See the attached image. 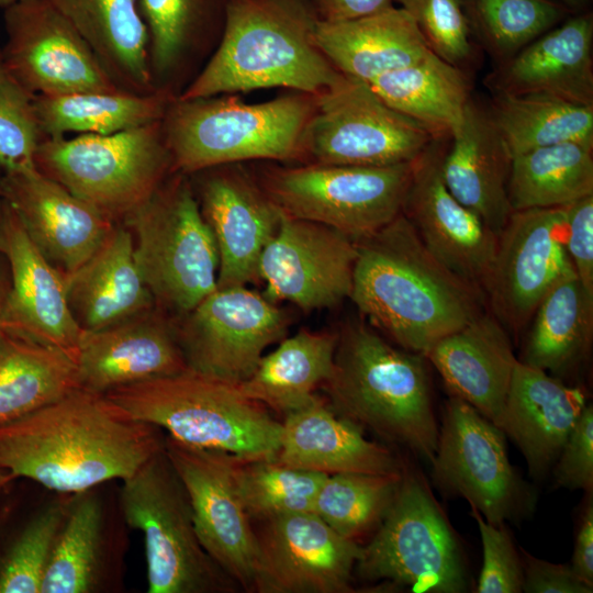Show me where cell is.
<instances>
[{"label":"cell","mask_w":593,"mask_h":593,"mask_svg":"<svg viewBox=\"0 0 593 593\" xmlns=\"http://www.w3.org/2000/svg\"><path fill=\"white\" fill-rule=\"evenodd\" d=\"M253 592L346 593L362 547L313 512L261 522Z\"/></svg>","instance_id":"d6986e66"},{"label":"cell","mask_w":593,"mask_h":593,"mask_svg":"<svg viewBox=\"0 0 593 593\" xmlns=\"http://www.w3.org/2000/svg\"><path fill=\"white\" fill-rule=\"evenodd\" d=\"M233 475L240 501L251 521L313 512L325 473L280 462L276 457H234Z\"/></svg>","instance_id":"b9f144b4"},{"label":"cell","mask_w":593,"mask_h":593,"mask_svg":"<svg viewBox=\"0 0 593 593\" xmlns=\"http://www.w3.org/2000/svg\"><path fill=\"white\" fill-rule=\"evenodd\" d=\"M356 258L355 240L343 233L281 214L258 264L264 295L304 312L335 306L350 296Z\"/></svg>","instance_id":"ac0fdd59"},{"label":"cell","mask_w":593,"mask_h":593,"mask_svg":"<svg viewBox=\"0 0 593 593\" xmlns=\"http://www.w3.org/2000/svg\"><path fill=\"white\" fill-rule=\"evenodd\" d=\"M1 213H2V199L0 198V220H1Z\"/></svg>","instance_id":"680465c9"},{"label":"cell","mask_w":593,"mask_h":593,"mask_svg":"<svg viewBox=\"0 0 593 593\" xmlns=\"http://www.w3.org/2000/svg\"><path fill=\"white\" fill-rule=\"evenodd\" d=\"M31 93L7 67L0 49V169L2 174L35 169L44 138Z\"/></svg>","instance_id":"f6af8a7d"},{"label":"cell","mask_w":593,"mask_h":593,"mask_svg":"<svg viewBox=\"0 0 593 593\" xmlns=\"http://www.w3.org/2000/svg\"><path fill=\"white\" fill-rule=\"evenodd\" d=\"M512 211L566 206L593 194V143L567 142L512 156Z\"/></svg>","instance_id":"f35d334b"},{"label":"cell","mask_w":593,"mask_h":593,"mask_svg":"<svg viewBox=\"0 0 593 593\" xmlns=\"http://www.w3.org/2000/svg\"><path fill=\"white\" fill-rule=\"evenodd\" d=\"M81 389L107 392L187 370L174 317L153 309L98 331H82L76 351Z\"/></svg>","instance_id":"cb8c5ba5"},{"label":"cell","mask_w":593,"mask_h":593,"mask_svg":"<svg viewBox=\"0 0 593 593\" xmlns=\"http://www.w3.org/2000/svg\"><path fill=\"white\" fill-rule=\"evenodd\" d=\"M552 469L559 488L593 490V406L588 403L570 432Z\"/></svg>","instance_id":"681fc988"},{"label":"cell","mask_w":593,"mask_h":593,"mask_svg":"<svg viewBox=\"0 0 593 593\" xmlns=\"http://www.w3.org/2000/svg\"><path fill=\"white\" fill-rule=\"evenodd\" d=\"M564 246L580 282L593 293V194L566 205Z\"/></svg>","instance_id":"f907efd6"},{"label":"cell","mask_w":593,"mask_h":593,"mask_svg":"<svg viewBox=\"0 0 593 593\" xmlns=\"http://www.w3.org/2000/svg\"><path fill=\"white\" fill-rule=\"evenodd\" d=\"M485 85L493 94H539L593 105V14L572 13L513 57Z\"/></svg>","instance_id":"d4e9b609"},{"label":"cell","mask_w":593,"mask_h":593,"mask_svg":"<svg viewBox=\"0 0 593 593\" xmlns=\"http://www.w3.org/2000/svg\"><path fill=\"white\" fill-rule=\"evenodd\" d=\"M121 223L155 306L179 317L217 288V246L188 175L170 174Z\"/></svg>","instance_id":"52a82bcc"},{"label":"cell","mask_w":593,"mask_h":593,"mask_svg":"<svg viewBox=\"0 0 593 593\" xmlns=\"http://www.w3.org/2000/svg\"><path fill=\"white\" fill-rule=\"evenodd\" d=\"M394 3L412 18L433 53L465 70L473 61L475 42L459 0H394Z\"/></svg>","instance_id":"7dc6e473"},{"label":"cell","mask_w":593,"mask_h":593,"mask_svg":"<svg viewBox=\"0 0 593 593\" xmlns=\"http://www.w3.org/2000/svg\"><path fill=\"white\" fill-rule=\"evenodd\" d=\"M176 98L161 91H91L65 96H35L34 103L44 138L69 133L108 135L163 119Z\"/></svg>","instance_id":"74e56055"},{"label":"cell","mask_w":593,"mask_h":593,"mask_svg":"<svg viewBox=\"0 0 593 593\" xmlns=\"http://www.w3.org/2000/svg\"><path fill=\"white\" fill-rule=\"evenodd\" d=\"M318 18L324 22H343L384 11L394 0H311Z\"/></svg>","instance_id":"f5cc1de1"},{"label":"cell","mask_w":593,"mask_h":593,"mask_svg":"<svg viewBox=\"0 0 593 593\" xmlns=\"http://www.w3.org/2000/svg\"><path fill=\"white\" fill-rule=\"evenodd\" d=\"M105 395L135 419L200 448L240 458L276 457L281 422L237 384L188 368Z\"/></svg>","instance_id":"8992f818"},{"label":"cell","mask_w":593,"mask_h":593,"mask_svg":"<svg viewBox=\"0 0 593 593\" xmlns=\"http://www.w3.org/2000/svg\"><path fill=\"white\" fill-rule=\"evenodd\" d=\"M482 542L483 562L474 592L521 593L524 570L510 530L503 524H491L471 506Z\"/></svg>","instance_id":"c3c4849f"},{"label":"cell","mask_w":593,"mask_h":593,"mask_svg":"<svg viewBox=\"0 0 593 593\" xmlns=\"http://www.w3.org/2000/svg\"><path fill=\"white\" fill-rule=\"evenodd\" d=\"M511 166L512 155L488 108L471 98L449 138L441 172L450 193L496 235L513 212L507 192Z\"/></svg>","instance_id":"f1b7e54d"},{"label":"cell","mask_w":593,"mask_h":593,"mask_svg":"<svg viewBox=\"0 0 593 593\" xmlns=\"http://www.w3.org/2000/svg\"><path fill=\"white\" fill-rule=\"evenodd\" d=\"M432 465L434 484L465 497L491 524L519 522L536 496L508 459L505 434L463 400L445 402Z\"/></svg>","instance_id":"4fadbf2b"},{"label":"cell","mask_w":593,"mask_h":593,"mask_svg":"<svg viewBox=\"0 0 593 593\" xmlns=\"http://www.w3.org/2000/svg\"><path fill=\"white\" fill-rule=\"evenodd\" d=\"M79 388L72 356L0 329V425Z\"/></svg>","instance_id":"d590c367"},{"label":"cell","mask_w":593,"mask_h":593,"mask_svg":"<svg viewBox=\"0 0 593 593\" xmlns=\"http://www.w3.org/2000/svg\"><path fill=\"white\" fill-rule=\"evenodd\" d=\"M369 85L388 105L437 138H450L472 98L467 71L432 51L417 63L383 74Z\"/></svg>","instance_id":"836d02e7"},{"label":"cell","mask_w":593,"mask_h":593,"mask_svg":"<svg viewBox=\"0 0 593 593\" xmlns=\"http://www.w3.org/2000/svg\"><path fill=\"white\" fill-rule=\"evenodd\" d=\"M586 404L581 388L518 360L495 425L518 447L530 477L539 480L556 462Z\"/></svg>","instance_id":"484cf974"},{"label":"cell","mask_w":593,"mask_h":593,"mask_svg":"<svg viewBox=\"0 0 593 593\" xmlns=\"http://www.w3.org/2000/svg\"><path fill=\"white\" fill-rule=\"evenodd\" d=\"M448 143L449 138L435 139L413 161L401 213L439 262L482 290L493 262L497 235L448 190L441 172Z\"/></svg>","instance_id":"44dd1931"},{"label":"cell","mask_w":593,"mask_h":593,"mask_svg":"<svg viewBox=\"0 0 593 593\" xmlns=\"http://www.w3.org/2000/svg\"><path fill=\"white\" fill-rule=\"evenodd\" d=\"M0 198L64 276L87 261L118 223L36 168L2 174Z\"/></svg>","instance_id":"603a6c76"},{"label":"cell","mask_w":593,"mask_h":593,"mask_svg":"<svg viewBox=\"0 0 593 593\" xmlns=\"http://www.w3.org/2000/svg\"><path fill=\"white\" fill-rule=\"evenodd\" d=\"M47 1L80 33L121 90L139 94L156 91L139 0Z\"/></svg>","instance_id":"d6a6232c"},{"label":"cell","mask_w":593,"mask_h":593,"mask_svg":"<svg viewBox=\"0 0 593 593\" xmlns=\"http://www.w3.org/2000/svg\"><path fill=\"white\" fill-rule=\"evenodd\" d=\"M355 243L349 299L401 348L425 356L484 312L483 291L439 262L402 213Z\"/></svg>","instance_id":"7a4b0ae2"},{"label":"cell","mask_w":593,"mask_h":593,"mask_svg":"<svg viewBox=\"0 0 593 593\" xmlns=\"http://www.w3.org/2000/svg\"><path fill=\"white\" fill-rule=\"evenodd\" d=\"M66 513L54 504L29 522L0 562V593H40Z\"/></svg>","instance_id":"bcb514c9"},{"label":"cell","mask_w":593,"mask_h":593,"mask_svg":"<svg viewBox=\"0 0 593 593\" xmlns=\"http://www.w3.org/2000/svg\"><path fill=\"white\" fill-rule=\"evenodd\" d=\"M568 7L572 12H582L589 10V3L591 0H558Z\"/></svg>","instance_id":"9f6ffc18"},{"label":"cell","mask_w":593,"mask_h":593,"mask_svg":"<svg viewBox=\"0 0 593 593\" xmlns=\"http://www.w3.org/2000/svg\"><path fill=\"white\" fill-rule=\"evenodd\" d=\"M566 206L513 211L497 235L482 290L491 314L514 334L533 317L542 298L577 276L564 246Z\"/></svg>","instance_id":"9a60e30c"},{"label":"cell","mask_w":593,"mask_h":593,"mask_svg":"<svg viewBox=\"0 0 593 593\" xmlns=\"http://www.w3.org/2000/svg\"><path fill=\"white\" fill-rule=\"evenodd\" d=\"M64 279L68 305L82 331L105 328L155 306L134 259L132 233L121 222L98 250Z\"/></svg>","instance_id":"4dcf8cb0"},{"label":"cell","mask_w":593,"mask_h":593,"mask_svg":"<svg viewBox=\"0 0 593 593\" xmlns=\"http://www.w3.org/2000/svg\"><path fill=\"white\" fill-rule=\"evenodd\" d=\"M425 358L436 368L452 396L495 424L518 359L508 332L493 314L483 312L443 337Z\"/></svg>","instance_id":"4316f807"},{"label":"cell","mask_w":593,"mask_h":593,"mask_svg":"<svg viewBox=\"0 0 593 593\" xmlns=\"http://www.w3.org/2000/svg\"><path fill=\"white\" fill-rule=\"evenodd\" d=\"M471 35L496 65L566 20L558 0H459Z\"/></svg>","instance_id":"60d3db41"},{"label":"cell","mask_w":593,"mask_h":593,"mask_svg":"<svg viewBox=\"0 0 593 593\" xmlns=\"http://www.w3.org/2000/svg\"><path fill=\"white\" fill-rule=\"evenodd\" d=\"M161 429L105 394L77 389L0 425V471L59 493L132 475L164 449Z\"/></svg>","instance_id":"6da1fadb"},{"label":"cell","mask_w":593,"mask_h":593,"mask_svg":"<svg viewBox=\"0 0 593 593\" xmlns=\"http://www.w3.org/2000/svg\"><path fill=\"white\" fill-rule=\"evenodd\" d=\"M315 101V94L295 91L259 103L235 94L176 97L161 119L172 170L189 176L250 160L303 164Z\"/></svg>","instance_id":"5b68a950"},{"label":"cell","mask_w":593,"mask_h":593,"mask_svg":"<svg viewBox=\"0 0 593 593\" xmlns=\"http://www.w3.org/2000/svg\"><path fill=\"white\" fill-rule=\"evenodd\" d=\"M571 568L581 579L593 584V502L592 495L580 516Z\"/></svg>","instance_id":"db71d44e"},{"label":"cell","mask_w":593,"mask_h":593,"mask_svg":"<svg viewBox=\"0 0 593 593\" xmlns=\"http://www.w3.org/2000/svg\"><path fill=\"white\" fill-rule=\"evenodd\" d=\"M0 254L10 276L0 329L59 348L75 358L82 329L68 305L64 275L42 255L3 200Z\"/></svg>","instance_id":"7402d4cb"},{"label":"cell","mask_w":593,"mask_h":593,"mask_svg":"<svg viewBox=\"0 0 593 593\" xmlns=\"http://www.w3.org/2000/svg\"><path fill=\"white\" fill-rule=\"evenodd\" d=\"M276 458L325 474H398L403 466L391 450L368 440L359 426L338 415L317 394L284 415Z\"/></svg>","instance_id":"83f0119b"},{"label":"cell","mask_w":593,"mask_h":593,"mask_svg":"<svg viewBox=\"0 0 593 593\" xmlns=\"http://www.w3.org/2000/svg\"><path fill=\"white\" fill-rule=\"evenodd\" d=\"M437 138L388 105L369 83L343 75L316 94L304 134L306 163L383 167L414 161Z\"/></svg>","instance_id":"7c38bea8"},{"label":"cell","mask_w":593,"mask_h":593,"mask_svg":"<svg viewBox=\"0 0 593 593\" xmlns=\"http://www.w3.org/2000/svg\"><path fill=\"white\" fill-rule=\"evenodd\" d=\"M174 321L188 367L234 384L253 373L290 324L283 310L246 286L216 288Z\"/></svg>","instance_id":"5bb4252c"},{"label":"cell","mask_w":593,"mask_h":593,"mask_svg":"<svg viewBox=\"0 0 593 593\" xmlns=\"http://www.w3.org/2000/svg\"><path fill=\"white\" fill-rule=\"evenodd\" d=\"M318 21L311 0H227L215 49L177 98L275 87L322 93L343 74L316 44Z\"/></svg>","instance_id":"3957f363"},{"label":"cell","mask_w":593,"mask_h":593,"mask_svg":"<svg viewBox=\"0 0 593 593\" xmlns=\"http://www.w3.org/2000/svg\"><path fill=\"white\" fill-rule=\"evenodd\" d=\"M35 166L115 222L174 172L161 120L108 135L43 138Z\"/></svg>","instance_id":"9c48e42d"},{"label":"cell","mask_w":593,"mask_h":593,"mask_svg":"<svg viewBox=\"0 0 593 593\" xmlns=\"http://www.w3.org/2000/svg\"><path fill=\"white\" fill-rule=\"evenodd\" d=\"M532 320L519 361L546 372H568L591 348L593 293L577 276L569 277L542 298Z\"/></svg>","instance_id":"8d00e7d4"},{"label":"cell","mask_w":593,"mask_h":593,"mask_svg":"<svg viewBox=\"0 0 593 593\" xmlns=\"http://www.w3.org/2000/svg\"><path fill=\"white\" fill-rule=\"evenodd\" d=\"M189 177L217 246V288L256 282L261 253L279 227V210L243 163L210 167Z\"/></svg>","instance_id":"ffe728a7"},{"label":"cell","mask_w":593,"mask_h":593,"mask_svg":"<svg viewBox=\"0 0 593 593\" xmlns=\"http://www.w3.org/2000/svg\"><path fill=\"white\" fill-rule=\"evenodd\" d=\"M337 334L333 372L321 385L331 407L430 461L439 424L425 356L396 348L365 322Z\"/></svg>","instance_id":"277c9868"},{"label":"cell","mask_w":593,"mask_h":593,"mask_svg":"<svg viewBox=\"0 0 593 593\" xmlns=\"http://www.w3.org/2000/svg\"><path fill=\"white\" fill-rule=\"evenodd\" d=\"M164 449L188 494L202 547L237 585L253 591L258 542L236 489L235 456L170 436L165 437Z\"/></svg>","instance_id":"e0dca14e"},{"label":"cell","mask_w":593,"mask_h":593,"mask_svg":"<svg viewBox=\"0 0 593 593\" xmlns=\"http://www.w3.org/2000/svg\"><path fill=\"white\" fill-rule=\"evenodd\" d=\"M121 506L144 537L148 593L234 591L236 583L199 540L188 494L165 449L123 480Z\"/></svg>","instance_id":"30bf717a"},{"label":"cell","mask_w":593,"mask_h":593,"mask_svg":"<svg viewBox=\"0 0 593 593\" xmlns=\"http://www.w3.org/2000/svg\"><path fill=\"white\" fill-rule=\"evenodd\" d=\"M227 0H139L149 37L152 82L178 97L215 49Z\"/></svg>","instance_id":"f546056e"},{"label":"cell","mask_w":593,"mask_h":593,"mask_svg":"<svg viewBox=\"0 0 593 593\" xmlns=\"http://www.w3.org/2000/svg\"><path fill=\"white\" fill-rule=\"evenodd\" d=\"M4 27L3 60L34 96L123 91L80 33L47 0H20L5 8Z\"/></svg>","instance_id":"2e32d148"},{"label":"cell","mask_w":593,"mask_h":593,"mask_svg":"<svg viewBox=\"0 0 593 593\" xmlns=\"http://www.w3.org/2000/svg\"><path fill=\"white\" fill-rule=\"evenodd\" d=\"M412 171L413 161L383 167L306 163L265 166L256 177L281 214L359 240L402 212Z\"/></svg>","instance_id":"8fae6325"},{"label":"cell","mask_w":593,"mask_h":593,"mask_svg":"<svg viewBox=\"0 0 593 593\" xmlns=\"http://www.w3.org/2000/svg\"><path fill=\"white\" fill-rule=\"evenodd\" d=\"M10 286V276L0 265V315Z\"/></svg>","instance_id":"11a10c76"},{"label":"cell","mask_w":593,"mask_h":593,"mask_svg":"<svg viewBox=\"0 0 593 593\" xmlns=\"http://www.w3.org/2000/svg\"><path fill=\"white\" fill-rule=\"evenodd\" d=\"M100 501L82 495L67 510L56 536L40 593H88L97 584L102 538Z\"/></svg>","instance_id":"7bdbcfd3"},{"label":"cell","mask_w":593,"mask_h":593,"mask_svg":"<svg viewBox=\"0 0 593 593\" xmlns=\"http://www.w3.org/2000/svg\"><path fill=\"white\" fill-rule=\"evenodd\" d=\"M401 472L327 474L317 492L313 513L340 536L357 541L381 523L396 492Z\"/></svg>","instance_id":"ee69618b"},{"label":"cell","mask_w":593,"mask_h":593,"mask_svg":"<svg viewBox=\"0 0 593 593\" xmlns=\"http://www.w3.org/2000/svg\"><path fill=\"white\" fill-rule=\"evenodd\" d=\"M337 333L301 329L281 339L238 383L249 399L283 416L307 404L332 374Z\"/></svg>","instance_id":"e575fe53"},{"label":"cell","mask_w":593,"mask_h":593,"mask_svg":"<svg viewBox=\"0 0 593 593\" xmlns=\"http://www.w3.org/2000/svg\"><path fill=\"white\" fill-rule=\"evenodd\" d=\"M20 0H0V8L5 9Z\"/></svg>","instance_id":"6f0895ef"},{"label":"cell","mask_w":593,"mask_h":593,"mask_svg":"<svg viewBox=\"0 0 593 593\" xmlns=\"http://www.w3.org/2000/svg\"><path fill=\"white\" fill-rule=\"evenodd\" d=\"M523 592L526 593H592L593 584L581 579L570 564L552 563L532 556L524 549Z\"/></svg>","instance_id":"816d5d0a"},{"label":"cell","mask_w":593,"mask_h":593,"mask_svg":"<svg viewBox=\"0 0 593 593\" xmlns=\"http://www.w3.org/2000/svg\"><path fill=\"white\" fill-rule=\"evenodd\" d=\"M315 41L340 74L367 83L417 63L430 51L412 18L396 5L356 20H320Z\"/></svg>","instance_id":"1f68e13d"},{"label":"cell","mask_w":593,"mask_h":593,"mask_svg":"<svg viewBox=\"0 0 593 593\" xmlns=\"http://www.w3.org/2000/svg\"><path fill=\"white\" fill-rule=\"evenodd\" d=\"M488 111L512 156L567 142L593 143V105L539 94H494Z\"/></svg>","instance_id":"ab89813d"},{"label":"cell","mask_w":593,"mask_h":593,"mask_svg":"<svg viewBox=\"0 0 593 593\" xmlns=\"http://www.w3.org/2000/svg\"><path fill=\"white\" fill-rule=\"evenodd\" d=\"M363 580H385L417 593H463L470 588L466 556L421 471L402 466L384 517L355 567Z\"/></svg>","instance_id":"ba28073f"}]
</instances>
